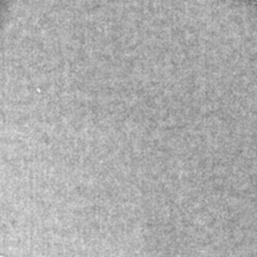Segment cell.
<instances>
[{
	"label": "cell",
	"mask_w": 257,
	"mask_h": 257,
	"mask_svg": "<svg viewBox=\"0 0 257 257\" xmlns=\"http://www.w3.org/2000/svg\"><path fill=\"white\" fill-rule=\"evenodd\" d=\"M251 2H253V3H257V0H251Z\"/></svg>",
	"instance_id": "6da1fadb"
}]
</instances>
